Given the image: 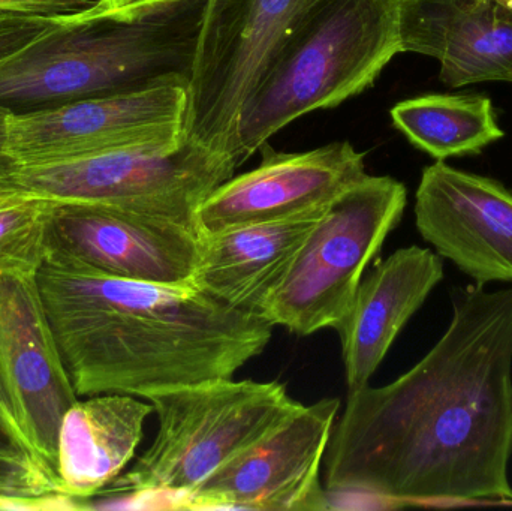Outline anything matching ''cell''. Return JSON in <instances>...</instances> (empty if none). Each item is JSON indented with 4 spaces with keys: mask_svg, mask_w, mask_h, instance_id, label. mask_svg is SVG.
<instances>
[{
    "mask_svg": "<svg viewBox=\"0 0 512 511\" xmlns=\"http://www.w3.org/2000/svg\"><path fill=\"white\" fill-rule=\"evenodd\" d=\"M451 302L414 368L348 393L325 452L328 497L512 504V287H459Z\"/></svg>",
    "mask_w": 512,
    "mask_h": 511,
    "instance_id": "cell-1",
    "label": "cell"
},
{
    "mask_svg": "<svg viewBox=\"0 0 512 511\" xmlns=\"http://www.w3.org/2000/svg\"><path fill=\"white\" fill-rule=\"evenodd\" d=\"M39 293L78 398L155 392L234 377L274 327L194 287L44 263Z\"/></svg>",
    "mask_w": 512,
    "mask_h": 511,
    "instance_id": "cell-2",
    "label": "cell"
},
{
    "mask_svg": "<svg viewBox=\"0 0 512 511\" xmlns=\"http://www.w3.org/2000/svg\"><path fill=\"white\" fill-rule=\"evenodd\" d=\"M207 0H146L116 14L95 5L0 59L11 114L164 83L189 84Z\"/></svg>",
    "mask_w": 512,
    "mask_h": 511,
    "instance_id": "cell-3",
    "label": "cell"
},
{
    "mask_svg": "<svg viewBox=\"0 0 512 511\" xmlns=\"http://www.w3.org/2000/svg\"><path fill=\"white\" fill-rule=\"evenodd\" d=\"M400 8L402 0H316L240 111V164L301 116L372 87L402 53Z\"/></svg>",
    "mask_w": 512,
    "mask_h": 511,
    "instance_id": "cell-4",
    "label": "cell"
},
{
    "mask_svg": "<svg viewBox=\"0 0 512 511\" xmlns=\"http://www.w3.org/2000/svg\"><path fill=\"white\" fill-rule=\"evenodd\" d=\"M146 399L158 417L152 446L131 470L84 501V510L137 509L146 498L159 497L180 509L216 471L303 407L279 381L233 377L161 390Z\"/></svg>",
    "mask_w": 512,
    "mask_h": 511,
    "instance_id": "cell-5",
    "label": "cell"
},
{
    "mask_svg": "<svg viewBox=\"0 0 512 511\" xmlns=\"http://www.w3.org/2000/svg\"><path fill=\"white\" fill-rule=\"evenodd\" d=\"M406 203L402 182L366 174L328 204L258 314L298 336L336 330Z\"/></svg>",
    "mask_w": 512,
    "mask_h": 511,
    "instance_id": "cell-6",
    "label": "cell"
},
{
    "mask_svg": "<svg viewBox=\"0 0 512 511\" xmlns=\"http://www.w3.org/2000/svg\"><path fill=\"white\" fill-rule=\"evenodd\" d=\"M237 168L233 158L183 140L23 165L12 183L57 201L110 204L197 225L201 204Z\"/></svg>",
    "mask_w": 512,
    "mask_h": 511,
    "instance_id": "cell-7",
    "label": "cell"
},
{
    "mask_svg": "<svg viewBox=\"0 0 512 511\" xmlns=\"http://www.w3.org/2000/svg\"><path fill=\"white\" fill-rule=\"evenodd\" d=\"M316 0H207L188 84L185 137L236 156L240 111Z\"/></svg>",
    "mask_w": 512,
    "mask_h": 511,
    "instance_id": "cell-8",
    "label": "cell"
},
{
    "mask_svg": "<svg viewBox=\"0 0 512 511\" xmlns=\"http://www.w3.org/2000/svg\"><path fill=\"white\" fill-rule=\"evenodd\" d=\"M203 242L197 225L110 204L56 200L45 263L192 287Z\"/></svg>",
    "mask_w": 512,
    "mask_h": 511,
    "instance_id": "cell-9",
    "label": "cell"
},
{
    "mask_svg": "<svg viewBox=\"0 0 512 511\" xmlns=\"http://www.w3.org/2000/svg\"><path fill=\"white\" fill-rule=\"evenodd\" d=\"M339 410L336 398L303 405L198 486L180 509H331L319 474Z\"/></svg>",
    "mask_w": 512,
    "mask_h": 511,
    "instance_id": "cell-10",
    "label": "cell"
},
{
    "mask_svg": "<svg viewBox=\"0 0 512 511\" xmlns=\"http://www.w3.org/2000/svg\"><path fill=\"white\" fill-rule=\"evenodd\" d=\"M188 84L164 83L12 114L8 152L18 167L140 143L183 141Z\"/></svg>",
    "mask_w": 512,
    "mask_h": 511,
    "instance_id": "cell-11",
    "label": "cell"
},
{
    "mask_svg": "<svg viewBox=\"0 0 512 511\" xmlns=\"http://www.w3.org/2000/svg\"><path fill=\"white\" fill-rule=\"evenodd\" d=\"M77 401L36 276H0V405L54 473L60 426Z\"/></svg>",
    "mask_w": 512,
    "mask_h": 511,
    "instance_id": "cell-12",
    "label": "cell"
},
{
    "mask_svg": "<svg viewBox=\"0 0 512 511\" xmlns=\"http://www.w3.org/2000/svg\"><path fill=\"white\" fill-rule=\"evenodd\" d=\"M415 224L436 254L478 285L512 282V192L444 161L424 168Z\"/></svg>",
    "mask_w": 512,
    "mask_h": 511,
    "instance_id": "cell-13",
    "label": "cell"
},
{
    "mask_svg": "<svg viewBox=\"0 0 512 511\" xmlns=\"http://www.w3.org/2000/svg\"><path fill=\"white\" fill-rule=\"evenodd\" d=\"M259 150L258 167L231 177L201 204V233H221L327 206L367 174L363 153L348 141L300 153L276 152L267 143Z\"/></svg>",
    "mask_w": 512,
    "mask_h": 511,
    "instance_id": "cell-14",
    "label": "cell"
},
{
    "mask_svg": "<svg viewBox=\"0 0 512 511\" xmlns=\"http://www.w3.org/2000/svg\"><path fill=\"white\" fill-rule=\"evenodd\" d=\"M400 47L438 59L454 89L512 83V9L502 0H402Z\"/></svg>",
    "mask_w": 512,
    "mask_h": 511,
    "instance_id": "cell-15",
    "label": "cell"
},
{
    "mask_svg": "<svg viewBox=\"0 0 512 511\" xmlns=\"http://www.w3.org/2000/svg\"><path fill=\"white\" fill-rule=\"evenodd\" d=\"M442 279L441 255L418 246L397 249L361 279L336 329L348 393L370 383L403 327Z\"/></svg>",
    "mask_w": 512,
    "mask_h": 511,
    "instance_id": "cell-16",
    "label": "cell"
},
{
    "mask_svg": "<svg viewBox=\"0 0 512 511\" xmlns=\"http://www.w3.org/2000/svg\"><path fill=\"white\" fill-rule=\"evenodd\" d=\"M327 207L203 234L192 287L231 308L258 314L262 300L276 287Z\"/></svg>",
    "mask_w": 512,
    "mask_h": 511,
    "instance_id": "cell-17",
    "label": "cell"
},
{
    "mask_svg": "<svg viewBox=\"0 0 512 511\" xmlns=\"http://www.w3.org/2000/svg\"><path fill=\"white\" fill-rule=\"evenodd\" d=\"M152 413V404L122 393L75 402L63 417L57 446L62 491L83 503L108 488L135 458Z\"/></svg>",
    "mask_w": 512,
    "mask_h": 511,
    "instance_id": "cell-18",
    "label": "cell"
},
{
    "mask_svg": "<svg viewBox=\"0 0 512 511\" xmlns=\"http://www.w3.org/2000/svg\"><path fill=\"white\" fill-rule=\"evenodd\" d=\"M394 126L438 161L480 153L504 137L492 101L481 95H426L406 99L390 111Z\"/></svg>",
    "mask_w": 512,
    "mask_h": 511,
    "instance_id": "cell-19",
    "label": "cell"
},
{
    "mask_svg": "<svg viewBox=\"0 0 512 511\" xmlns=\"http://www.w3.org/2000/svg\"><path fill=\"white\" fill-rule=\"evenodd\" d=\"M53 198L11 186L0 191V276H36L47 260Z\"/></svg>",
    "mask_w": 512,
    "mask_h": 511,
    "instance_id": "cell-20",
    "label": "cell"
},
{
    "mask_svg": "<svg viewBox=\"0 0 512 511\" xmlns=\"http://www.w3.org/2000/svg\"><path fill=\"white\" fill-rule=\"evenodd\" d=\"M0 510H81V501L66 495L44 465L0 456Z\"/></svg>",
    "mask_w": 512,
    "mask_h": 511,
    "instance_id": "cell-21",
    "label": "cell"
},
{
    "mask_svg": "<svg viewBox=\"0 0 512 511\" xmlns=\"http://www.w3.org/2000/svg\"><path fill=\"white\" fill-rule=\"evenodd\" d=\"M69 17L27 14L0 9V59L20 50L27 42Z\"/></svg>",
    "mask_w": 512,
    "mask_h": 511,
    "instance_id": "cell-22",
    "label": "cell"
},
{
    "mask_svg": "<svg viewBox=\"0 0 512 511\" xmlns=\"http://www.w3.org/2000/svg\"><path fill=\"white\" fill-rule=\"evenodd\" d=\"M95 5V0H0V9L48 15L74 17Z\"/></svg>",
    "mask_w": 512,
    "mask_h": 511,
    "instance_id": "cell-23",
    "label": "cell"
},
{
    "mask_svg": "<svg viewBox=\"0 0 512 511\" xmlns=\"http://www.w3.org/2000/svg\"><path fill=\"white\" fill-rule=\"evenodd\" d=\"M0 456H3V458L17 459V461L35 462V464H41L47 467V465L32 452L29 444L24 441L20 432L12 425L11 419H9L8 414L3 410L2 405H0ZM47 468L51 470L50 467Z\"/></svg>",
    "mask_w": 512,
    "mask_h": 511,
    "instance_id": "cell-24",
    "label": "cell"
},
{
    "mask_svg": "<svg viewBox=\"0 0 512 511\" xmlns=\"http://www.w3.org/2000/svg\"><path fill=\"white\" fill-rule=\"evenodd\" d=\"M12 114L0 107V180L12 182L17 164L8 152L9 144V120Z\"/></svg>",
    "mask_w": 512,
    "mask_h": 511,
    "instance_id": "cell-25",
    "label": "cell"
},
{
    "mask_svg": "<svg viewBox=\"0 0 512 511\" xmlns=\"http://www.w3.org/2000/svg\"><path fill=\"white\" fill-rule=\"evenodd\" d=\"M141 2L146 0H95V9L99 14H116Z\"/></svg>",
    "mask_w": 512,
    "mask_h": 511,
    "instance_id": "cell-26",
    "label": "cell"
},
{
    "mask_svg": "<svg viewBox=\"0 0 512 511\" xmlns=\"http://www.w3.org/2000/svg\"><path fill=\"white\" fill-rule=\"evenodd\" d=\"M11 186H15L14 183L9 182V180H0V191L2 189L11 188Z\"/></svg>",
    "mask_w": 512,
    "mask_h": 511,
    "instance_id": "cell-27",
    "label": "cell"
},
{
    "mask_svg": "<svg viewBox=\"0 0 512 511\" xmlns=\"http://www.w3.org/2000/svg\"><path fill=\"white\" fill-rule=\"evenodd\" d=\"M502 2H504L505 5L510 6V8L512 9V0H502Z\"/></svg>",
    "mask_w": 512,
    "mask_h": 511,
    "instance_id": "cell-28",
    "label": "cell"
}]
</instances>
